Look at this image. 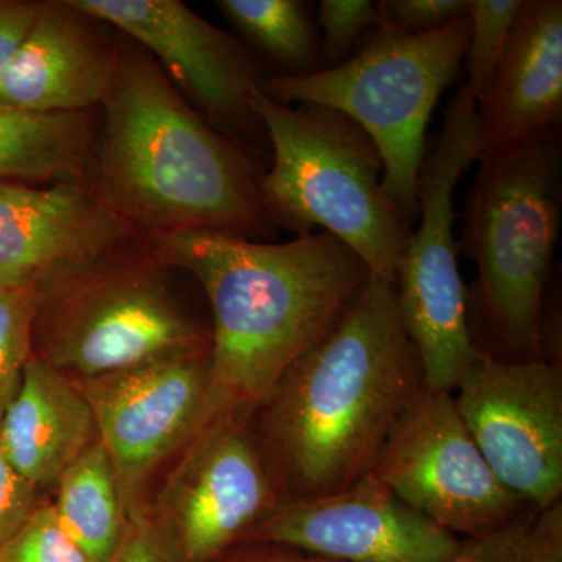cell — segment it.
Masks as SVG:
<instances>
[{
	"mask_svg": "<svg viewBox=\"0 0 562 562\" xmlns=\"http://www.w3.org/2000/svg\"><path fill=\"white\" fill-rule=\"evenodd\" d=\"M424 387L395 283L371 273L251 416L281 502L335 494L372 472Z\"/></svg>",
	"mask_w": 562,
	"mask_h": 562,
	"instance_id": "obj_1",
	"label": "cell"
},
{
	"mask_svg": "<svg viewBox=\"0 0 562 562\" xmlns=\"http://www.w3.org/2000/svg\"><path fill=\"white\" fill-rule=\"evenodd\" d=\"M144 246L194 276L209 299L213 424L254 416L371 276L350 247L325 232L276 244L177 231L149 233Z\"/></svg>",
	"mask_w": 562,
	"mask_h": 562,
	"instance_id": "obj_2",
	"label": "cell"
},
{
	"mask_svg": "<svg viewBox=\"0 0 562 562\" xmlns=\"http://www.w3.org/2000/svg\"><path fill=\"white\" fill-rule=\"evenodd\" d=\"M101 106L91 181L135 231L273 236L255 154L192 110L146 50L121 46Z\"/></svg>",
	"mask_w": 562,
	"mask_h": 562,
	"instance_id": "obj_3",
	"label": "cell"
},
{
	"mask_svg": "<svg viewBox=\"0 0 562 562\" xmlns=\"http://www.w3.org/2000/svg\"><path fill=\"white\" fill-rule=\"evenodd\" d=\"M458 249L476 266L475 303L503 360L546 358L542 316L562 224L561 128L483 155Z\"/></svg>",
	"mask_w": 562,
	"mask_h": 562,
	"instance_id": "obj_4",
	"label": "cell"
},
{
	"mask_svg": "<svg viewBox=\"0 0 562 562\" xmlns=\"http://www.w3.org/2000/svg\"><path fill=\"white\" fill-rule=\"evenodd\" d=\"M250 106L272 147L260 188L273 224L297 236L330 233L372 276L395 283L412 228L384 191V162L371 136L341 111L281 105L258 88Z\"/></svg>",
	"mask_w": 562,
	"mask_h": 562,
	"instance_id": "obj_5",
	"label": "cell"
},
{
	"mask_svg": "<svg viewBox=\"0 0 562 562\" xmlns=\"http://www.w3.org/2000/svg\"><path fill=\"white\" fill-rule=\"evenodd\" d=\"M471 21L424 35L376 31L349 60L308 76H271L258 85L281 105L319 103L371 136L384 162L383 187L413 231L427 127L442 92L464 66Z\"/></svg>",
	"mask_w": 562,
	"mask_h": 562,
	"instance_id": "obj_6",
	"label": "cell"
},
{
	"mask_svg": "<svg viewBox=\"0 0 562 562\" xmlns=\"http://www.w3.org/2000/svg\"><path fill=\"white\" fill-rule=\"evenodd\" d=\"M127 246L46 290L33 327L35 358L88 380L211 349V330L172 290L168 265Z\"/></svg>",
	"mask_w": 562,
	"mask_h": 562,
	"instance_id": "obj_7",
	"label": "cell"
},
{
	"mask_svg": "<svg viewBox=\"0 0 562 562\" xmlns=\"http://www.w3.org/2000/svg\"><path fill=\"white\" fill-rule=\"evenodd\" d=\"M483 157L476 98L468 83L447 103L441 132L425 150L416 231L409 233L395 276L403 324L419 355L424 386L452 392L479 358L468 295L458 265L453 192Z\"/></svg>",
	"mask_w": 562,
	"mask_h": 562,
	"instance_id": "obj_8",
	"label": "cell"
},
{
	"mask_svg": "<svg viewBox=\"0 0 562 562\" xmlns=\"http://www.w3.org/2000/svg\"><path fill=\"white\" fill-rule=\"evenodd\" d=\"M372 472L405 505L453 535H484L535 512L498 482L450 392L424 387L414 397Z\"/></svg>",
	"mask_w": 562,
	"mask_h": 562,
	"instance_id": "obj_9",
	"label": "cell"
},
{
	"mask_svg": "<svg viewBox=\"0 0 562 562\" xmlns=\"http://www.w3.org/2000/svg\"><path fill=\"white\" fill-rule=\"evenodd\" d=\"M453 401L506 490L538 513L561 503L562 376L554 362L480 350Z\"/></svg>",
	"mask_w": 562,
	"mask_h": 562,
	"instance_id": "obj_10",
	"label": "cell"
},
{
	"mask_svg": "<svg viewBox=\"0 0 562 562\" xmlns=\"http://www.w3.org/2000/svg\"><path fill=\"white\" fill-rule=\"evenodd\" d=\"M210 350L74 380L94 414L127 516L144 508V487L162 462L213 424Z\"/></svg>",
	"mask_w": 562,
	"mask_h": 562,
	"instance_id": "obj_11",
	"label": "cell"
},
{
	"mask_svg": "<svg viewBox=\"0 0 562 562\" xmlns=\"http://www.w3.org/2000/svg\"><path fill=\"white\" fill-rule=\"evenodd\" d=\"M281 502L251 417L209 425L151 512L183 562H213Z\"/></svg>",
	"mask_w": 562,
	"mask_h": 562,
	"instance_id": "obj_12",
	"label": "cell"
},
{
	"mask_svg": "<svg viewBox=\"0 0 562 562\" xmlns=\"http://www.w3.org/2000/svg\"><path fill=\"white\" fill-rule=\"evenodd\" d=\"M95 20L124 32L198 103L213 127L247 149L268 143L250 106L271 72L257 55L180 0H70Z\"/></svg>",
	"mask_w": 562,
	"mask_h": 562,
	"instance_id": "obj_13",
	"label": "cell"
},
{
	"mask_svg": "<svg viewBox=\"0 0 562 562\" xmlns=\"http://www.w3.org/2000/svg\"><path fill=\"white\" fill-rule=\"evenodd\" d=\"M243 539L284 543L339 562H443L461 546L373 472L335 494L280 502Z\"/></svg>",
	"mask_w": 562,
	"mask_h": 562,
	"instance_id": "obj_14",
	"label": "cell"
},
{
	"mask_svg": "<svg viewBox=\"0 0 562 562\" xmlns=\"http://www.w3.org/2000/svg\"><path fill=\"white\" fill-rule=\"evenodd\" d=\"M135 228L91 180H0V290H49L131 244Z\"/></svg>",
	"mask_w": 562,
	"mask_h": 562,
	"instance_id": "obj_15",
	"label": "cell"
},
{
	"mask_svg": "<svg viewBox=\"0 0 562 562\" xmlns=\"http://www.w3.org/2000/svg\"><path fill=\"white\" fill-rule=\"evenodd\" d=\"M103 24L70 0L40 2L31 31L0 74V103L32 113L102 105L121 55Z\"/></svg>",
	"mask_w": 562,
	"mask_h": 562,
	"instance_id": "obj_16",
	"label": "cell"
},
{
	"mask_svg": "<svg viewBox=\"0 0 562 562\" xmlns=\"http://www.w3.org/2000/svg\"><path fill=\"white\" fill-rule=\"evenodd\" d=\"M476 113L483 155L561 128V0H524L494 80L476 101Z\"/></svg>",
	"mask_w": 562,
	"mask_h": 562,
	"instance_id": "obj_17",
	"label": "cell"
},
{
	"mask_svg": "<svg viewBox=\"0 0 562 562\" xmlns=\"http://www.w3.org/2000/svg\"><path fill=\"white\" fill-rule=\"evenodd\" d=\"M98 441L94 414L79 386L32 357L0 417V446L14 469L36 487H57L66 469Z\"/></svg>",
	"mask_w": 562,
	"mask_h": 562,
	"instance_id": "obj_18",
	"label": "cell"
},
{
	"mask_svg": "<svg viewBox=\"0 0 562 562\" xmlns=\"http://www.w3.org/2000/svg\"><path fill=\"white\" fill-rule=\"evenodd\" d=\"M95 122L81 113H32L0 103V180H91Z\"/></svg>",
	"mask_w": 562,
	"mask_h": 562,
	"instance_id": "obj_19",
	"label": "cell"
},
{
	"mask_svg": "<svg viewBox=\"0 0 562 562\" xmlns=\"http://www.w3.org/2000/svg\"><path fill=\"white\" fill-rule=\"evenodd\" d=\"M54 508L61 527L90 562H109L127 525L116 473L101 439L58 482Z\"/></svg>",
	"mask_w": 562,
	"mask_h": 562,
	"instance_id": "obj_20",
	"label": "cell"
},
{
	"mask_svg": "<svg viewBox=\"0 0 562 562\" xmlns=\"http://www.w3.org/2000/svg\"><path fill=\"white\" fill-rule=\"evenodd\" d=\"M224 16L279 66L276 76H308L325 69L312 3L302 0H217Z\"/></svg>",
	"mask_w": 562,
	"mask_h": 562,
	"instance_id": "obj_21",
	"label": "cell"
},
{
	"mask_svg": "<svg viewBox=\"0 0 562 562\" xmlns=\"http://www.w3.org/2000/svg\"><path fill=\"white\" fill-rule=\"evenodd\" d=\"M46 291L0 290V417L20 391L33 349V327Z\"/></svg>",
	"mask_w": 562,
	"mask_h": 562,
	"instance_id": "obj_22",
	"label": "cell"
},
{
	"mask_svg": "<svg viewBox=\"0 0 562 562\" xmlns=\"http://www.w3.org/2000/svg\"><path fill=\"white\" fill-rule=\"evenodd\" d=\"M524 0H469L468 85L476 101L491 87Z\"/></svg>",
	"mask_w": 562,
	"mask_h": 562,
	"instance_id": "obj_23",
	"label": "cell"
},
{
	"mask_svg": "<svg viewBox=\"0 0 562 562\" xmlns=\"http://www.w3.org/2000/svg\"><path fill=\"white\" fill-rule=\"evenodd\" d=\"M0 562H90L61 527L54 505L38 506L27 524L0 549Z\"/></svg>",
	"mask_w": 562,
	"mask_h": 562,
	"instance_id": "obj_24",
	"label": "cell"
},
{
	"mask_svg": "<svg viewBox=\"0 0 562 562\" xmlns=\"http://www.w3.org/2000/svg\"><path fill=\"white\" fill-rule=\"evenodd\" d=\"M317 27L325 69L349 60L351 52L372 27L376 29L375 2L369 0H322Z\"/></svg>",
	"mask_w": 562,
	"mask_h": 562,
	"instance_id": "obj_25",
	"label": "cell"
},
{
	"mask_svg": "<svg viewBox=\"0 0 562 562\" xmlns=\"http://www.w3.org/2000/svg\"><path fill=\"white\" fill-rule=\"evenodd\" d=\"M376 31L424 35L464 20L469 0H382L375 2Z\"/></svg>",
	"mask_w": 562,
	"mask_h": 562,
	"instance_id": "obj_26",
	"label": "cell"
},
{
	"mask_svg": "<svg viewBox=\"0 0 562 562\" xmlns=\"http://www.w3.org/2000/svg\"><path fill=\"white\" fill-rule=\"evenodd\" d=\"M538 514L528 512L498 530L465 538L458 552L443 562H516Z\"/></svg>",
	"mask_w": 562,
	"mask_h": 562,
	"instance_id": "obj_27",
	"label": "cell"
},
{
	"mask_svg": "<svg viewBox=\"0 0 562 562\" xmlns=\"http://www.w3.org/2000/svg\"><path fill=\"white\" fill-rule=\"evenodd\" d=\"M38 487L11 464L0 446V549L27 524L38 508Z\"/></svg>",
	"mask_w": 562,
	"mask_h": 562,
	"instance_id": "obj_28",
	"label": "cell"
},
{
	"mask_svg": "<svg viewBox=\"0 0 562 562\" xmlns=\"http://www.w3.org/2000/svg\"><path fill=\"white\" fill-rule=\"evenodd\" d=\"M109 562H183L146 508L128 514L124 536Z\"/></svg>",
	"mask_w": 562,
	"mask_h": 562,
	"instance_id": "obj_29",
	"label": "cell"
},
{
	"mask_svg": "<svg viewBox=\"0 0 562 562\" xmlns=\"http://www.w3.org/2000/svg\"><path fill=\"white\" fill-rule=\"evenodd\" d=\"M516 562H562V503L538 514Z\"/></svg>",
	"mask_w": 562,
	"mask_h": 562,
	"instance_id": "obj_30",
	"label": "cell"
},
{
	"mask_svg": "<svg viewBox=\"0 0 562 562\" xmlns=\"http://www.w3.org/2000/svg\"><path fill=\"white\" fill-rule=\"evenodd\" d=\"M40 10V2L0 0V74L16 54Z\"/></svg>",
	"mask_w": 562,
	"mask_h": 562,
	"instance_id": "obj_31",
	"label": "cell"
},
{
	"mask_svg": "<svg viewBox=\"0 0 562 562\" xmlns=\"http://www.w3.org/2000/svg\"><path fill=\"white\" fill-rule=\"evenodd\" d=\"M213 562H339L328 560L321 554L310 553L297 547L284 546V543L243 541L233 543Z\"/></svg>",
	"mask_w": 562,
	"mask_h": 562,
	"instance_id": "obj_32",
	"label": "cell"
}]
</instances>
